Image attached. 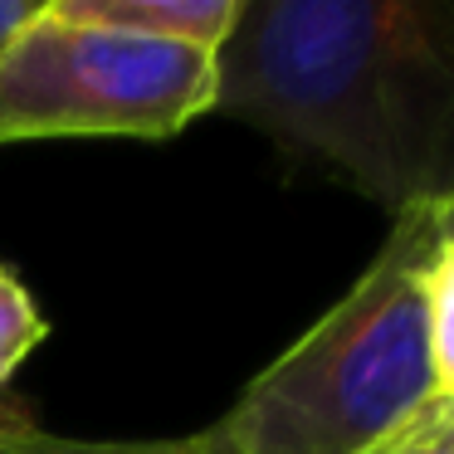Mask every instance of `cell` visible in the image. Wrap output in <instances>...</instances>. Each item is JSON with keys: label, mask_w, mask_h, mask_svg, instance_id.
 Wrapping results in <instances>:
<instances>
[{"label": "cell", "mask_w": 454, "mask_h": 454, "mask_svg": "<svg viewBox=\"0 0 454 454\" xmlns=\"http://www.w3.org/2000/svg\"><path fill=\"white\" fill-rule=\"evenodd\" d=\"M440 206L391 220L356 284L220 415L235 454H376L434 405L420 274Z\"/></svg>", "instance_id": "obj_2"}, {"label": "cell", "mask_w": 454, "mask_h": 454, "mask_svg": "<svg viewBox=\"0 0 454 454\" xmlns=\"http://www.w3.org/2000/svg\"><path fill=\"white\" fill-rule=\"evenodd\" d=\"M444 206H450V210H454V200H444Z\"/></svg>", "instance_id": "obj_12"}, {"label": "cell", "mask_w": 454, "mask_h": 454, "mask_svg": "<svg viewBox=\"0 0 454 454\" xmlns=\"http://www.w3.org/2000/svg\"><path fill=\"white\" fill-rule=\"evenodd\" d=\"M44 337H50V323H44L35 294L11 264H0V391H11L15 372L30 362V352Z\"/></svg>", "instance_id": "obj_7"}, {"label": "cell", "mask_w": 454, "mask_h": 454, "mask_svg": "<svg viewBox=\"0 0 454 454\" xmlns=\"http://www.w3.org/2000/svg\"><path fill=\"white\" fill-rule=\"evenodd\" d=\"M215 113L391 220L454 200V0H239Z\"/></svg>", "instance_id": "obj_1"}, {"label": "cell", "mask_w": 454, "mask_h": 454, "mask_svg": "<svg viewBox=\"0 0 454 454\" xmlns=\"http://www.w3.org/2000/svg\"><path fill=\"white\" fill-rule=\"evenodd\" d=\"M59 15L113 30L152 35V40H181L215 50L230 40L239 15V0H50Z\"/></svg>", "instance_id": "obj_4"}, {"label": "cell", "mask_w": 454, "mask_h": 454, "mask_svg": "<svg viewBox=\"0 0 454 454\" xmlns=\"http://www.w3.org/2000/svg\"><path fill=\"white\" fill-rule=\"evenodd\" d=\"M411 430H420L425 440H434L444 454H454V405H440V401H434L430 411H425L420 420L411 425Z\"/></svg>", "instance_id": "obj_8"}, {"label": "cell", "mask_w": 454, "mask_h": 454, "mask_svg": "<svg viewBox=\"0 0 454 454\" xmlns=\"http://www.w3.org/2000/svg\"><path fill=\"white\" fill-rule=\"evenodd\" d=\"M215 113V50L69 20L40 0L0 54V147L50 137L167 142Z\"/></svg>", "instance_id": "obj_3"}, {"label": "cell", "mask_w": 454, "mask_h": 454, "mask_svg": "<svg viewBox=\"0 0 454 454\" xmlns=\"http://www.w3.org/2000/svg\"><path fill=\"white\" fill-rule=\"evenodd\" d=\"M0 454H235L220 425L191 434H171V440H64L50 430H25L0 440Z\"/></svg>", "instance_id": "obj_6"}, {"label": "cell", "mask_w": 454, "mask_h": 454, "mask_svg": "<svg viewBox=\"0 0 454 454\" xmlns=\"http://www.w3.org/2000/svg\"><path fill=\"white\" fill-rule=\"evenodd\" d=\"M35 430V411L25 395L15 391H0V440H11V434H25Z\"/></svg>", "instance_id": "obj_9"}, {"label": "cell", "mask_w": 454, "mask_h": 454, "mask_svg": "<svg viewBox=\"0 0 454 454\" xmlns=\"http://www.w3.org/2000/svg\"><path fill=\"white\" fill-rule=\"evenodd\" d=\"M425 298V337H430V372H434V401L454 405V210L444 206V225L425 254L420 274Z\"/></svg>", "instance_id": "obj_5"}, {"label": "cell", "mask_w": 454, "mask_h": 454, "mask_svg": "<svg viewBox=\"0 0 454 454\" xmlns=\"http://www.w3.org/2000/svg\"><path fill=\"white\" fill-rule=\"evenodd\" d=\"M376 454H444V450H440L434 440H425L420 430H405L401 440H391L386 450H376Z\"/></svg>", "instance_id": "obj_11"}, {"label": "cell", "mask_w": 454, "mask_h": 454, "mask_svg": "<svg viewBox=\"0 0 454 454\" xmlns=\"http://www.w3.org/2000/svg\"><path fill=\"white\" fill-rule=\"evenodd\" d=\"M35 11H40V0H0V54H5V44L35 20Z\"/></svg>", "instance_id": "obj_10"}]
</instances>
